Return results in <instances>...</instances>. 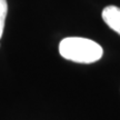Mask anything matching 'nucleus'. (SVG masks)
Returning <instances> with one entry per match:
<instances>
[{
  "label": "nucleus",
  "mask_w": 120,
  "mask_h": 120,
  "mask_svg": "<svg viewBox=\"0 0 120 120\" xmlns=\"http://www.w3.org/2000/svg\"><path fill=\"white\" fill-rule=\"evenodd\" d=\"M60 56L78 64H92L101 59L103 50L94 40L80 37H68L59 43Z\"/></svg>",
  "instance_id": "f257e3e1"
},
{
  "label": "nucleus",
  "mask_w": 120,
  "mask_h": 120,
  "mask_svg": "<svg viewBox=\"0 0 120 120\" xmlns=\"http://www.w3.org/2000/svg\"><path fill=\"white\" fill-rule=\"evenodd\" d=\"M102 20L110 29L120 34V8L116 6H107L101 13Z\"/></svg>",
  "instance_id": "f03ea898"
},
{
  "label": "nucleus",
  "mask_w": 120,
  "mask_h": 120,
  "mask_svg": "<svg viewBox=\"0 0 120 120\" xmlns=\"http://www.w3.org/2000/svg\"><path fill=\"white\" fill-rule=\"evenodd\" d=\"M8 13V4L7 0H0V39L2 37L4 29V22Z\"/></svg>",
  "instance_id": "7ed1b4c3"
}]
</instances>
